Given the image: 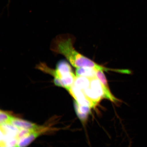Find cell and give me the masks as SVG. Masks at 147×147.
I'll return each mask as SVG.
<instances>
[{
    "label": "cell",
    "mask_w": 147,
    "mask_h": 147,
    "mask_svg": "<svg viewBox=\"0 0 147 147\" xmlns=\"http://www.w3.org/2000/svg\"><path fill=\"white\" fill-rule=\"evenodd\" d=\"M74 38L68 34H60L53 40L51 49L57 54L63 55L74 67H89L107 71L109 69L95 63L77 51L74 47Z\"/></svg>",
    "instance_id": "obj_1"
},
{
    "label": "cell",
    "mask_w": 147,
    "mask_h": 147,
    "mask_svg": "<svg viewBox=\"0 0 147 147\" xmlns=\"http://www.w3.org/2000/svg\"><path fill=\"white\" fill-rule=\"evenodd\" d=\"M11 124L16 127L19 130L22 129L43 131L46 127L45 126H38L35 124L13 117L11 121Z\"/></svg>",
    "instance_id": "obj_4"
},
{
    "label": "cell",
    "mask_w": 147,
    "mask_h": 147,
    "mask_svg": "<svg viewBox=\"0 0 147 147\" xmlns=\"http://www.w3.org/2000/svg\"><path fill=\"white\" fill-rule=\"evenodd\" d=\"M74 106L77 115L82 122L87 121L88 115L91 113V107H90L80 105L76 101L74 102Z\"/></svg>",
    "instance_id": "obj_5"
},
{
    "label": "cell",
    "mask_w": 147,
    "mask_h": 147,
    "mask_svg": "<svg viewBox=\"0 0 147 147\" xmlns=\"http://www.w3.org/2000/svg\"><path fill=\"white\" fill-rule=\"evenodd\" d=\"M86 96L88 99L93 103L94 106H96L102 98L94 93L90 87L82 91Z\"/></svg>",
    "instance_id": "obj_9"
},
{
    "label": "cell",
    "mask_w": 147,
    "mask_h": 147,
    "mask_svg": "<svg viewBox=\"0 0 147 147\" xmlns=\"http://www.w3.org/2000/svg\"><path fill=\"white\" fill-rule=\"evenodd\" d=\"M42 133H43L40 131L33 130L28 136L18 141L16 147H25L28 146Z\"/></svg>",
    "instance_id": "obj_6"
},
{
    "label": "cell",
    "mask_w": 147,
    "mask_h": 147,
    "mask_svg": "<svg viewBox=\"0 0 147 147\" xmlns=\"http://www.w3.org/2000/svg\"><path fill=\"white\" fill-rule=\"evenodd\" d=\"M13 117L7 112L1 110L0 112V123L1 125L11 124V121Z\"/></svg>",
    "instance_id": "obj_10"
},
{
    "label": "cell",
    "mask_w": 147,
    "mask_h": 147,
    "mask_svg": "<svg viewBox=\"0 0 147 147\" xmlns=\"http://www.w3.org/2000/svg\"><path fill=\"white\" fill-rule=\"evenodd\" d=\"M96 77L100 80L105 87L107 89L109 90L107 80L105 75L103 72L102 70L96 69Z\"/></svg>",
    "instance_id": "obj_11"
},
{
    "label": "cell",
    "mask_w": 147,
    "mask_h": 147,
    "mask_svg": "<svg viewBox=\"0 0 147 147\" xmlns=\"http://www.w3.org/2000/svg\"><path fill=\"white\" fill-rule=\"evenodd\" d=\"M96 69L91 67L78 68L76 70V74L77 76H84L91 78L96 77Z\"/></svg>",
    "instance_id": "obj_7"
},
{
    "label": "cell",
    "mask_w": 147,
    "mask_h": 147,
    "mask_svg": "<svg viewBox=\"0 0 147 147\" xmlns=\"http://www.w3.org/2000/svg\"><path fill=\"white\" fill-rule=\"evenodd\" d=\"M33 130H34L26 129H20L18 132L16 138L18 141L28 136Z\"/></svg>",
    "instance_id": "obj_12"
},
{
    "label": "cell",
    "mask_w": 147,
    "mask_h": 147,
    "mask_svg": "<svg viewBox=\"0 0 147 147\" xmlns=\"http://www.w3.org/2000/svg\"><path fill=\"white\" fill-rule=\"evenodd\" d=\"M90 87L94 93L102 99H108L113 102L118 101L112 94L110 90L106 89L97 77L90 78Z\"/></svg>",
    "instance_id": "obj_2"
},
{
    "label": "cell",
    "mask_w": 147,
    "mask_h": 147,
    "mask_svg": "<svg viewBox=\"0 0 147 147\" xmlns=\"http://www.w3.org/2000/svg\"><path fill=\"white\" fill-rule=\"evenodd\" d=\"M90 78L84 76H77L73 85L82 91L90 87Z\"/></svg>",
    "instance_id": "obj_8"
},
{
    "label": "cell",
    "mask_w": 147,
    "mask_h": 147,
    "mask_svg": "<svg viewBox=\"0 0 147 147\" xmlns=\"http://www.w3.org/2000/svg\"><path fill=\"white\" fill-rule=\"evenodd\" d=\"M68 91L79 104L89 106L91 108L95 107L93 103L86 96L81 90L75 87L74 85L71 86Z\"/></svg>",
    "instance_id": "obj_3"
}]
</instances>
